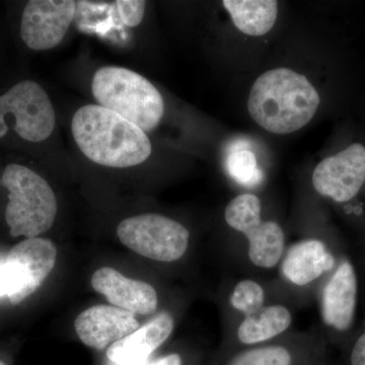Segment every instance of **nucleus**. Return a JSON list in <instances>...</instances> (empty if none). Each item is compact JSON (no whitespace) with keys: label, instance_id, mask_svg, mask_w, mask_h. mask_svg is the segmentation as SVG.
I'll return each instance as SVG.
<instances>
[{"label":"nucleus","instance_id":"nucleus-1","mask_svg":"<svg viewBox=\"0 0 365 365\" xmlns=\"http://www.w3.org/2000/svg\"><path fill=\"white\" fill-rule=\"evenodd\" d=\"M71 131L79 150L104 167H134L150 157L151 143L143 129L100 105H86L73 115Z\"/></svg>","mask_w":365,"mask_h":365},{"label":"nucleus","instance_id":"nucleus-2","mask_svg":"<svg viewBox=\"0 0 365 365\" xmlns=\"http://www.w3.org/2000/svg\"><path fill=\"white\" fill-rule=\"evenodd\" d=\"M319 102L318 91L306 76L292 69L276 68L255 81L248 110L254 121L265 130L289 134L309 124Z\"/></svg>","mask_w":365,"mask_h":365},{"label":"nucleus","instance_id":"nucleus-3","mask_svg":"<svg viewBox=\"0 0 365 365\" xmlns=\"http://www.w3.org/2000/svg\"><path fill=\"white\" fill-rule=\"evenodd\" d=\"M91 91L98 105L117 113L145 133L155 130L162 121V95L148 79L131 69L102 67L93 76Z\"/></svg>","mask_w":365,"mask_h":365},{"label":"nucleus","instance_id":"nucleus-4","mask_svg":"<svg viewBox=\"0 0 365 365\" xmlns=\"http://www.w3.org/2000/svg\"><path fill=\"white\" fill-rule=\"evenodd\" d=\"M2 186L9 191L6 222L13 237L35 239L49 230L57 215V199L44 178L25 165L4 169Z\"/></svg>","mask_w":365,"mask_h":365},{"label":"nucleus","instance_id":"nucleus-5","mask_svg":"<svg viewBox=\"0 0 365 365\" xmlns=\"http://www.w3.org/2000/svg\"><path fill=\"white\" fill-rule=\"evenodd\" d=\"M55 124L54 108L39 83L21 81L0 96V139L14 129L25 140L41 143L51 135Z\"/></svg>","mask_w":365,"mask_h":365},{"label":"nucleus","instance_id":"nucleus-6","mask_svg":"<svg viewBox=\"0 0 365 365\" xmlns=\"http://www.w3.org/2000/svg\"><path fill=\"white\" fill-rule=\"evenodd\" d=\"M225 222L248 241L250 261L256 267L272 269L279 265L285 253V235L279 223L262 220V203L251 193L235 197L227 204Z\"/></svg>","mask_w":365,"mask_h":365},{"label":"nucleus","instance_id":"nucleus-7","mask_svg":"<svg viewBox=\"0 0 365 365\" xmlns=\"http://www.w3.org/2000/svg\"><path fill=\"white\" fill-rule=\"evenodd\" d=\"M120 242L150 260H180L189 246L190 232L181 223L155 213L132 216L117 227Z\"/></svg>","mask_w":365,"mask_h":365},{"label":"nucleus","instance_id":"nucleus-8","mask_svg":"<svg viewBox=\"0 0 365 365\" xmlns=\"http://www.w3.org/2000/svg\"><path fill=\"white\" fill-rule=\"evenodd\" d=\"M365 184V146L351 145L317 165L313 186L319 195L336 203L352 201Z\"/></svg>","mask_w":365,"mask_h":365},{"label":"nucleus","instance_id":"nucleus-9","mask_svg":"<svg viewBox=\"0 0 365 365\" xmlns=\"http://www.w3.org/2000/svg\"><path fill=\"white\" fill-rule=\"evenodd\" d=\"M357 302L356 269L349 259L342 257L329 274L319 295V313L324 325L332 332H349L355 323Z\"/></svg>","mask_w":365,"mask_h":365},{"label":"nucleus","instance_id":"nucleus-10","mask_svg":"<svg viewBox=\"0 0 365 365\" xmlns=\"http://www.w3.org/2000/svg\"><path fill=\"white\" fill-rule=\"evenodd\" d=\"M76 14L72 0H31L21 16V39L35 51L52 49L66 37Z\"/></svg>","mask_w":365,"mask_h":365},{"label":"nucleus","instance_id":"nucleus-11","mask_svg":"<svg viewBox=\"0 0 365 365\" xmlns=\"http://www.w3.org/2000/svg\"><path fill=\"white\" fill-rule=\"evenodd\" d=\"M56 258V246L51 240L35 237L16 245L6 259L19 277L18 287L9 295V302L21 304L32 295L51 273Z\"/></svg>","mask_w":365,"mask_h":365},{"label":"nucleus","instance_id":"nucleus-12","mask_svg":"<svg viewBox=\"0 0 365 365\" xmlns=\"http://www.w3.org/2000/svg\"><path fill=\"white\" fill-rule=\"evenodd\" d=\"M74 329L79 340L93 349H108L139 329L134 314L117 307L95 306L78 314Z\"/></svg>","mask_w":365,"mask_h":365},{"label":"nucleus","instance_id":"nucleus-13","mask_svg":"<svg viewBox=\"0 0 365 365\" xmlns=\"http://www.w3.org/2000/svg\"><path fill=\"white\" fill-rule=\"evenodd\" d=\"M338 260L325 242L304 240L285 251L280 262L281 275L294 287H307L332 272Z\"/></svg>","mask_w":365,"mask_h":365},{"label":"nucleus","instance_id":"nucleus-14","mask_svg":"<svg viewBox=\"0 0 365 365\" xmlns=\"http://www.w3.org/2000/svg\"><path fill=\"white\" fill-rule=\"evenodd\" d=\"M91 287L105 295L112 304L132 314L157 313V290L143 281L125 277L111 267H102L91 276Z\"/></svg>","mask_w":365,"mask_h":365},{"label":"nucleus","instance_id":"nucleus-15","mask_svg":"<svg viewBox=\"0 0 365 365\" xmlns=\"http://www.w3.org/2000/svg\"><path fill=\"white\" fill-rule=\"evenodd\" d=\"M175 321L162 312L135 332L118 341L106 351L108 365H146L153 352L172 335Z\"/></svg>","mask_w":365,"mask_h":365},{"label":"nucleus","instance_id":"nucleus-16","mask_svg":"<svg viewBox=\"0 0 365 365\" xmlns=\"http://www.w3.org/2000/svg\"><path fill=\"white\" fill-rule=\"evenodd\" d=\"M292 312L284 304H265L256 313L245 316L237 329L242 344L255 346L287 332L292 325Z\"/></svg>","mask_w":365,"mask_h":365},{"label":"nucleus","instance_id":"nucleus-17","mask_svg":"<svg viewBox=\"0 0 365 365\" xmlns=\"http://www.w3.org/2000/svg\"><path fill=\"white\" fill-rule=\"evenodd\" d=\"M222 4L235 26L254 37L270 32L277 19L278 4L274 0H225Z\"/></svg>","mask_w":365,"mask_h":365},{"label":"nucleus","instance_id":"nucleus-18","mask_svg":"<svg viewBox=\"0 0 365 365\" xmlns=\"http://www.w3.org/2000/svg\"><path fill=\"white\" fill-rule=\"evenodd\" d=\"M225 165L230 177L247 188L258 186L263 180V173L259 168L256 155L246 148L230 150Z\"/></svg>","mask_w":365,"mask_h":365},{"label":"nucleus","instance_id":"nucleus-19","mask_svg":"<svg viewBox=\"0 0 365 365\" xmlns=\"http://www.w3.org/2000/svg\"><path fill=\"white\" fill-rule=\"evenodd\" d=\"M294 355L284 345H263L237 353L227 365H292Z\"/></svg>","mask_w":365,"mask_h":365},{"label":"nucleus","instance_id":"nucleus-20","mask_svg":"<svg viewBox=\"0 0 365 365\" xmlns=\"http://www.w3.org/2000/svg\"><path fill=\"white\" fill-rule=\"evenodd\" d=\"M228 300L235 312L249 316L265 306V290L256 280L242 279L232 288Z\"/></svg>","mask_w":365,"mask_h":365},{"label":"nucleus","instance_id":"nucleus-21","mask_svg":"<svg viewBox=\"0 0 365 365\" xmlns=\"http://www.w3.org/2000/svg\"><path fill=\"white\" fill-rule=\"evenodd\" d=\"M145 1L141 0H121L115 2L120 19L125 26H137L143 20Z\"/></svg>","mask_w":365,"mask_h":365},{"label":"nucleus","instance_id":"nucleus-22","mask_svg":"<svg viewBox=\"0 0 365 365\" xmlns=\"http://www.w3.org/2000/svg\"><path fill=\"white\" fill-rule=\"evenodd\" d=\"M18 284L19 277L14 269L6 260L0 262V297L13 294Z\"/></svg>","mask_w":365,"mask_h":365},{"label":"nucleus","instance_id":"nucleus-23","mask_svg":"<svg viewBox=\"0 0 365 365\" xmlns=\"http://www.w3.org/2000/svg\"><path fill=\"white\" fill-rule=\"evenodd\" d=\"M350 365H365V327L353 343L350 352Z\"/></svg>","mask_w":365,"mask_h":365},{"label":"nucleus","instance_id":"nucleus-24","mask_svg":"<svg viewBox=\"0 0 365 365\" xmlns=\"http://www.w3.org/2000/svg\"><path fill=\"white\" fill-rule=\"evenodd\" d=\"M146 365H182L181 356L177 353L165 355L155 360H151Z\"/></svg>","mask_w":365,"mask_h":365},{"label":"nucleus","instance_id":"nucleus-25","mask_svg":"<svg viewBox=\"0 0 365 365\" xmlns=\"http://www.w3.org/2000/svg\"><path fill=\"white\" fill-rule=\"evenodd\" d=\"M0 365H6V364H4V361H1V360H0Z\"/></svg>","mask_w":365,"mask_h":365}]
</instances>
